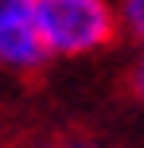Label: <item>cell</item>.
<instances>
[{
  "label": "cell",
  "mask_w": 144,
  "mask_h": 148,
  "mask_svg": "<svg viewBox=\"0 0 144 148\" xmlns=\"http://www.w3.org/2000/svg\"><path fill=\"white\" fill-rule=\"evenodd\" d=\"M35 31L47 59H86L117 39L113 0H35Z\"/></svg>",
  "instance_id": "1"
},
{
  "label": "cell",
  "mask_w": 144,
  "mask_h": 148,
  "mask_svg": "<svg viewBox=\"0 0 144 148\" xmlns=\"http://www.w3.org/2000/svg\"><path fill=\"white\" fill-rule=\"evenodd\" d=\"M47 62L35 31V0H0V70L31 74Z\"/></svg>",
  "instance_id": "2"
},
{
  "label": "cell",
  "mask_w": 144,
  "mask_h": 148,
  "mask_svg": "<svg viewBox=\"0 0 144 148\" xmlns=\"http://www.w3.org/2000/svg\"><path fill=\"white\" fill-rule=\"evenodd\" d=\"M113 4H117V23H121V35L144 51V0H113Z\"/></svg>",
  "instance_id": "3"
},
{
  "label": "cell",
  "mask_w": 144,
  "mask_h": 148,
  "mask_svg": "<svg viewBox=\"0 0 144 148\" xmlns=\"http://www.w3.org/2000/svg\"><path fill=\"white\" fill-rule=\"evenodd\" d=\"M35 148H117V144L98 140V136H51V140H39Z\"/></svg>",
  "instance_id": "4"
},
{
  "label": "cell",
  "mask_w": 144,
  "mask_h": 148,
  "mask_svg": "<svg viewBox=\"0 0 144 148\" xmlns=\"http://www.w3.org/2000/svg\"><path fill=\"white\" fill-rule=\"evenodd\" d=\"M129 94L144 105V51L132 59V66H129Z\"/></svg>",
  "instance_id": "5"
}]
</instances>
